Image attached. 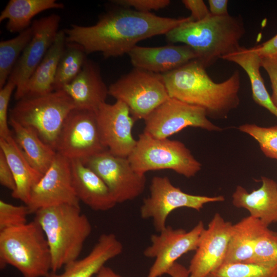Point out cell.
I'll return each mask as SVG.
<instances>
[{
    "label": "cell",
    "instance_id": "4316f807",
    "mask_svg": "<svg viewBox=\"0 0 277 277\" xmlns=\"http://www.w3.org/2000/svg\"><path fill=\"white\" fill-rule=\"evenodd\" d=\"M222 59L234 63L245 70L250 80L253 101L277 117V109L272 102L260 73L261 57L252 48L241 46Z\"/></svg>",
    "mask_w": 277,
    "mask_h": 277
},
{
    "label": "cell",
    "instance_id": "277c9868",
    "mask_svg": "<svg viewBox=\"0 0 277 277\" xmlns=\"http://www.w3.org/2000/svg\"><path fill=\"white\" fill-rule=\"evenodd\" d=\"M34 220L43 229L49 246L51 271L56 272L76 260L92 230L80 205L63 204L42 208Z\"/></svg>",
    "mask_w": 277,
    "mask_h": 277
},
{
    "label": "cell",
    "instance_id": "603a6c76",
    "mask_svg": "<svg viewBox=\"0 0 277 277\" xmlns=\"http://www.w3.org/2000/svg\"><path fill=\"white\" fill-rule=\"evenodd\" d=\"M0 149L6 156L15 182L16 188L11 195L26 205L32 188L43 175L32 166L12 135L0 138Z\"/></svg>",
    "mask_w": 277,
    "mask_h": 277
},
{
    "label": "cell",
    "instance_id": "44dd1931",
    "mask_svg": "<svg viewBox=\"0 0 277 277\" xmlns=\"http://www.w3.org/2000/svg\"><path fill=\"white\" fill-rule=\"evenodd\" d=\"M262 185L248 192L238 186L232 195L233 205L248 210L250 216L268 226L277 222V183L270 178L262 176Z\"/></svg>",
    "mask_w": 277,
    "mask_h": 277
},
{
    "label": "cell",
    "instance_id": "9a60e30c",
    "mask_svg": "<svg viewBox=\"0 0 277 277\" xmlns=\"http://www.w3.org/2000/svg\"><path fill=\"white\" fill-rule=\"evenodd\" d=\"M71 179L70 160L56 152L52 164L32 188L28 203L30 213L42 208L63 204L79 205Z\"/></svg>",
    "mask_w": 277,
    "mask_h": 277
},
{
    "label": "cell",
    "instance_id": "60d3db41",
    "mask_svg": "<svg viewBox=\"0 0 277 277\" xmlns=\"http://www.w3.org/2000/svg\"><path fill=\"white\" fill-rule=\"evenodd\" d=\"M209 11L213 16H225L229 14L227 0H209Z\"/></svg>",
    "mask_w": 277,
    "mask_h": 277
},
{
    "label": "cell",
    "instance_id": "74e56055",
    "mask_svg": "<svg viewBox=\"0 0 277 277\" xmlns=\"http://www.w3.org/2000/svg\"><path fill=\"white\" fill-rule=\"evenodd\" d=\"M183 4L191 12L190 16L194 22L202 21L210 14V11L202 0H183Z\"/></svg>",
    "mask_w": 277,
    "mask_h": 277
},
{
    "label": "cell",
    "instance_id": "d6a6232c",
    "mask_svg": "<svg viewBox=\"0 0 277 277\" xmlns=\"http://www.w3.org/2000/svg\"><path fill=\"white\" fill-rule=\"evenodd\" d=\"M246 263L264 266L277 265V232L269 228L258 239L252 258Z\"/></svg>",
    "mask_w": 277,
    "mask_h": 277
},
{
    "label": "cell",
    "instance_id": "2e32d148",
    "mask_svg": "<svg viewBox=\"0 0 277 277\" xmlns=\"http://www.w3.org/2000/svg\"><path fill=\"white\" fill-rule=\"evenodd\" d=\"M104 146L112 154L128 157L136 144L132 135L134 122L129 107L122 101L103 104L95 112Z\"/></svg>",
    "mask_w": 277,
    "mask_h": 277
},
{
    "label": "cell",
    "instance_id": "836d02e7",
    "mask_svg": "<svg viewBox=\"0 0 277 277\" xmlns=\"http://www.w3.org/2000/svg\"><path fill=\"white\" fill-rule=\"evenodd\" d=\"M27 205L16 206L0 201V231L27 223L29 214Z\"/></svg>",
    "mask_w": 277,
    "mask_h": 277
},
{
    "label": "cell",
    "instance_id": "ab89813d",
    "mask_svg": "<svg viewBox=\"0 0 277 277\" xmlns=\"http://www.w3.org/2000/svg\"><path fill=\"white\" fill-rule=\"evenodd\" d=\"M252 49L261 57L277 55V34Z\"/></svg>",
    "mask_w": 277,
    "mask_h": 277
},
{
    "label": "cell",
    "instance_id": "3957f363",
    "mask_svg": "<svg viewBox=\"0 0 277 277\" xmlns=\"http://www.w3.org/2000/svg\"><path fill=\"white\" fill-rule=\"evenodd\" d=\"M245 32L241 16L210 14L202 21L183 23L165 35L168 42L182 43L191 48L196 60L206 68L236 51Z\"/></svg>",
    "mask_w": 277,
    "mask_h": 277
},
{
    "label": "cell",
    "instance_id": "ba28073f",
    "mask_svg": "<svg viewBox=\"0 0 277 277\" xmlns=\"http://www.w3.org/2000/svg\"><path fill=\"white\" fill-rule=\"evenodd\" d=\"M108 94L124 103L135 120H145L169 96L162 74L135 68L108 87Z\"/></svg>",
    "mask_w": 277,
    "mask_h": 277
},
{
    "label": "cell",
    "instance_id": "7a4b0ae2",
    "mask_svg": "<svg viewBox=\"0 0 277 277\" xmlns=\"http://www.w3.org/2000/svg\"><path fill=\"white\" fill-rule=\"evenodd\" d=\"M162 75L170 97L203 108L211 118H226L240 104L238 70L227 80L216 83L204 66L194 60Z\"/></svg>",
    "mask_w": 277,
    "mask_h": 277
},
{
    "label": "cell",
    "instance_id": "ac0fdd59",
    "mask_svg": "<svg viewBox=\"0 0 277 277\" xmlns=\"http://www.w3.org/2000/svg\"><path fill=\"white\" fill-rule=\"evenodd\" d=\"M127 54L134 68L161 74L197 58L193 50L185 45L153 47L136 45Z\"/></svg>",
    "mask_w": 277,
    "mask_h": 277
},
{
    "label": "cell",
    "instance_id": "d6986e66",
    "mask_svg": "<svg viewBox=\"0 0 277 277\" xmlns=\"http://www.w3.org/2000/svg\"><path fill=\"white\" fill-rule=\"evenodd\" d=\"M62 90L71 97L75 109L94 112L109 95L98 65L88 58L78 75Z\"/></svg>",
    "mask_w": 277,
    "mask_h": 277
},
{
    "label": "cell",
    "instance_id": "7c38bea8",
    "mask_svg": "<svg viewBox=\"0 0 277 277\" xmlns=\"http://www.w3.org/2000/svg\"><path fill=\"white\" fill-rule=\"evenodd\" d=\"M83 162L103 180L117 204L133 200L145 190V174L135 171L128 157L106 150Z\"/></svg>",
    "mask_w": 277,
    "mask_h": 277
},
{
    "label": "cell",
    "instance_id": "83f0119b",
    "mask_svg": "<svg viewBox=\"0 0 277 277\" xmlns=\"http://www.w3.org/2000/svg\"><path fill=\"white\" fill-rule=\"evenodd\" d=\"M64 5L55 0H10L0 14V22L7 20L10 33H20L30 27L38 14L50 9H62Z\"/></svg>",
    "mask_w": 277,
    "mask_h": 277
},
{
    "label": "cell",
    "instance_id": "ffe728a7",
    "mask_svg": "<svg viewBox=\"0 0 277 277\" xmlns=\"http://www.w3.org/2000/svg\"><path fill=\"white\" fill-rule=\"evenodd\" d=\"M72 186L79 200L91 209L104 211L117 204L103 180L79 160H70Z\"/></svg>",
    "mask_w": 277,
    "mask_h": 277
},
{
    "label": "cell",
    "instance_id": "cb8c5ba5",
    "mask_svg": "<svg viewBox=\"0 0 277 277\" xmlns=\"http://www.w3.org/2000/svg\"><path fill=\"white\" fill-rule=\"evenodd\" d=\"M268 228L250 215L233 225L224 263L247 262L253 255L258 239Z\"/></svg>",
    "mask_w": 277,
    "mask_h": 277
},
{
    "label": "cell",
    "instance_id": "6da1fadb",
    "mask_svg": "<svg viewBox=\"0 0 277 277\" xmlns=\"http://www.w3.org/2000/svg\"><path fill=\"white\" fill-rule=\"evenodd\" d=\"M191 21L190 16L162 17L119 6L102 15L94 25L73 24L64 31L67 43L78 44L87 54L101 52L105 58H109L128 54L138 42L166 34Z\"/></svg>",
    "mask_w": 277,
    "mask_h": 277
},
{
    "label": "cell",
    "instance_id": "4dcf8cb0",
    "mask_svg": "<svg viewBox=\"0 0 277 277\" xmlns=\"http://www.w3.org/2000/svg\"><path fill=\"white\" fill-rule=\"evenodd\" d=\"M206 277H277V265L250 263H224Z\"/></svg>",
    "mask_w": 277,
    "mask_h": 277
},
{
    "label": "cell",
    "instance_id": "30bf717a",
    "mask_svg": "<svg viewBox=\"0 0 277 277\" xmlns=\"http://www.w3.org/2000/svg\"><path fill=\"white\" fill-rule=\"evenodd\" d=\"M106 150L101 140L95 112L73 109L58 136L56 152L70 160L84 162Z\"/></svg>",
    "mask_w": 277,
    "mask_h": 277
},
{
    "label": "cell",
    "instance_id": "52a82bcc",
    "mask_svg": "<svg viewBox=\"0 0 277 277\" xmlns=\"http://www.w3.org/2000/svg\"><path fill=\"white\" fill-rule=\"evenodd\" d=\"M128 159L135 171L144 174L148 171L169 169L190 178L202 168L201 163L182 142L156 138L144 132L139 135Z\"/></svg>",
    "mask_w": 277,
    "mask_h": 277
},
{
    "label": "cell",
    "instance_id": "e0dca14e",
    "mask_svg": "<svg viewBox=\"0 0 277 277\" xmlns=\"http://www.w3.org/2000/svg\"><path fill=\"white\" fill-rule=\"evenodd\" d=\"M232 225L219 213L214 215L190 262L189 277H206L224 263Z\"/></svg>",
    "mask_w": 277,
    "mask_h": 277
},
{
    "label": "cell",
    "instance_id": "5b68a950",
    "mask_svg": "<svg viewBox=\"0 0 277 277\" xmlns=\"http://www.w3.org/2000/svg\"><path fill=\"white\" fill-rule=\"evenodd\" d=\"M7 265L15 267L23 277H46L51 271L48 243L35 220L0 231V268Z\"/></svg>",
    "mask_w": 277,
    "mask_h": 277
},
{
    "label": "cell",
    "instance_id": "e575fe53",
    "mask_svg": "<svg viewBox=\"0 0 277 277\" xmlns=\"http://www.w3.org/2000/svg\"><path fill=\"white\" fill-rule=\"evenodd\" d=\"M15 89V83L10 80L0 88V138H7L12 135L8 127V106L11 96Z\"/></svg>",
    "mask_w": 277,
    "mask_h": 277
},
{
    "label": "cell",
    "instance_id": "7402d4cb",
    "mask_svg": "<svg viewBox=\"0 0 277 277\" xmlns=\"http://www.w3.org/2000/svg\"><path fill=\"white\" fill-rule=\"evenodd\" d=\"M123 250V246L115 234H102L86 256L66 265L62 273L51 271L46 277H93L108 261L121 254Z\"/></svg>",
    "mask_w": 277,
    "mask_h": 277
},
{
    "label": "cell",
    "instance_id": "8d00e7d4",
    "mask_svg": "<svg viewBox=\"0 0 277 277\" xmlns=\"http://www.w3.org/2000/svg\"><path fill=\"white\" fill-rule=\"evenodd\" d=\"M261 67L269 77L272 90L271 100L277 109V55L261 57Z\"/></svg>",
    "mask_w": 277,
    "mask_h": 277
},
{
    "label": "cell",
    "instance_id": "1f68e13d",
    "mask_svg": "<svg viewBox=\"0 0 277 277\" xmlns=\"http://www.w3.org/2000/svg\"><path fill=\"white\" fill-rule=\"evenodd\" d=\"M238 129L256 140L266 156L277 160V125L264 127L254 124H245Z\"/></svg>",
    "mask_w": 277,
    "mask_h": 277
},
{
    "label": "cell",
    "instance_id": "f1b7e54d",
    "mask_svg": "<svg viewBox=\"0 0 277 277\" xmlns=\"http://www.w3.org/2000/svg\"><path fill=\"white\" fill-rule=\"evenodd\" d=\"M86 55L83 48L78 44L66 43L56 71L54 91L62 90L75 78L87 59Z\"/></svg>",
    "mask_w": 277,
    "mask_h": 277
},
{
    "label": "cell",
    "instance_id": "f546056e",
    "mask_svg": "<svg viewBox=\"0 0 277 277\" xmlns=\"http://www.w3.org/2000/svg\"><path fill=\"white\" fill-rule=\"evenodd\" d=\"M32 36L30 26L12 38L0 42V88L7 81Z\"/></svg>",
    "mask_w": 277,
    "mask_h": 277
},
{
    "label": "cell",
    "instance_id": "b9f144b4",
    "mask_svg": "<svg viewBox=\"0 0 277 277\" xmlns=\"http://www.w3.org/2000/svg\"><path fill=\"white\" fill-rule=\"evenodd\" d=\"M171 277H189L188 268L176 262L167 272Z\"/></svg>",
    "mask_w": 277,
    "mask_h": 277
},
{
    "label": "cell",
    "instance_id": "8fae6325",
    "mask_svg": "<svg viewBox=\"0 0 277 277\" xmlns=\"http://www.w3.org/2000/svg\"><path fill=\"white\" fill-rule=\"evenodd\" d=\"M144 121L143 132L156 138H167L187 127L209 131L222 130L208 120L203 108L170 97Z\"/></svg>",
    "mask_w": 277,
    "mask_h": 277
},
{
    "label": "cell",
    "instance_id": "8992f818",
    "mask_svg": "<svg viewBox=\"0 0 277 277\" xmlns=\"http://www.w3.org/2000/svg\"><path fill=\"white\" fill-rule=\"evenodd\" d=\"M74 108L72 99L65 91L55 90L18 100L10 110L9 118L34 129L42 140L55 150L63 124Z\"/></svg>",
    "mask_w": 277,
    "mask_h": 277
},
{
    "label": "cell",
    "instance_id": "d4e9b609",
    "mask_svg": "<svg viewBox=\"0 0 277 277\" xmlns=\"http://www.w3.org/2000/svg\"><path fill=\"white\" fill-rule=\"evenodd\" d=\"M66 43L64 30H59L53 44L30 77L25 96L42 95L54 91L56 71Z\"/></svg>",
    "mask_w": 277,
    "mask_h": 277
},
{
    "label": "cell",
    "instance_id": "484cf974",
    "mask_svg": "<svg viewBox=\"0 0 277 277\" xmlns=\"http://www.w3.org/2000/svg\"><path fill=\"white\" fill-rule=\"evenodd\" d=\"M9 125L13 130L15 141L29 162L43 175L53 161L56 151L45 143L32 128L22 125L10 118Z\"/></svg>",
    "mask_w": 277,
    "mask_h": 277
},
{
    "label": "cell",
    "instance_id": "4fadbf2b",
    "mask_svg": "<svg viewBox=\"0 0 277 277\" xmlns=\"http://www.w3.org/2000/svg\"><path fill=\"white\" fill-rule=\"evenodd\" d=\"M61 20L58 14L53 13L32 21V37L8 78L16 85V100L25 96L30 77L55 39Z\"/></svg>",
    "mask_w": 277,
    "mask_h": 277
},
{
    "label": "cell",
    "instance_id": "d590c367",
    "mask_svg": "<svg viewBox=\"0 0 277 277\" xmlns=\"http://www.w3.org/2000/svg\"><path fill=\"white\" fill-rule=\"evenodd\" d=\"M112 3L120 7L133 8L142 12H150L164 8L170 3L169 0H113Z\"/></svg>",
    "mask_w": 277,
    "mask_h": 277
},
{
    "label": "cell",
    "instance_id": "5bb4252c",
    "mask_svg": "<svg viewBox=\"0 0 277 277\" xmlns=\"http://www.w3.org/2000/svg\"><path fill=\"white\" fill-rule=\"evenodd\" d=\"M205 228L200 221L188 231L167 226L159 234L151 235V244L145 249L144 255L155 260L146 277H161L183 255L195 251Z\"/></svg>",
    "mask_w": 277,
    "mask_h": 277
},
{
    "label": "cell",
    "instance_id": "f35d334b",
    "mask_svg": "<svg viewBox=\"0 0 277 277\" xmlns=\"http://www.w3.org/2000/svg\"><path fill=\"white\" fill-rule=\"evenodd\" d=\"M0 183L14 191L16 188L13 173L3 152L0 149Z\"/></svg>",
    "mask_w": 277,
    "mask_h": 277
},
{
    "label": "cell",
    "instance_id": "7bdbcfd3",
    "mask_svg": "<svg viewBox=\"0 0 277 277\" xmlns=\"http://www.w3.org/2000/svg\"><path fill=\"white\" fill-rule=\"evenodd\" d=\"M94 277H123L111 268L104 266Z\"/></svg>",
    "mask_w": 277,
    "mask_h": 277
},
{
    "label": "cell",
    "instance_id": "9c48e42d",
    "mask_svg": "<svg viewBox=\"0 0 277 277\" xmlns=\"http://www.w3.org/2000/svg\"><path fill=\"white\" fill-rule=\"evenodd\" d=\"M150 194L140 208L142 219H151L155 229L160 232L166 226V221L173 210L186 207L200 211L209 203L223 202V195L208 196L192 195L174 186L167 176H154L149 187Z\"/></svg>",
    "mask_w": 277,
    "mask_h": 277
}]
</instances>
